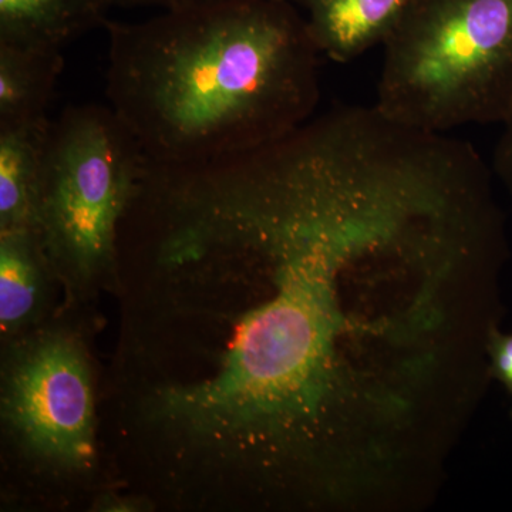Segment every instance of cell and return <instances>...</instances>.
<instances>
[{"label":"cell","mask_w":512,"mask_h":512,"mask_svg":"<svg viewBox=\"0 0 512 512\" xmlns=\"http://www.w3.org/2000/svg\"><path fill=\"white\" fill-rule=\"evenodd\" d=\"M154 323L138 414L259 507L409 512L485 380L503 254L460 138L340 106L248 153L156 164L131 205Z\"/></svg>","instance_id":"cell-1"},{"label":"cell","mask_w":512,"mask_h":512,"mask_svg":"<svg viewBox=\"0 0 512 512\" xmlns=\"http://www.w3.org/2000/svg\"><path fill=\"white\" fill-rule=\"evenodd\" d=\"M104 29L110 109L153 163L268 146L318 107L320 52L286 0H214Z\"/></svg>","instance_id":"cell-2"},{"label":"cell","mask_w":512,"mask_h":512,"mask_svg":"<svg viewBox=\"0 0 512 512\" xmlns=\"http://www.w3.org/2000/svg\"><path fill=\"white\" fill-rule=\"evenodd\" d=\"M375 106L430 133L512 111V0H412L384 40Z\"/></svg>","instance_id":"cell-3"},{"label":"cell","mask_w":512,"mask_h":512,"mask_svg":"<svg viewBox=\"0 0 512 512\" xmlns=\"http://www.w3.org/2000/svg\"><path fill=\"white\" fill-rule=\"evenodd\" d=\"M147 161L110 106L67 107L50 124L35 232L69 291L120 278L121 224Z\"/></svg>","instance_id":"cell-4"},{"label":"cell","mask_w":512,"mask_h":512,"mask_svg":"<svg viewBox=\"0 0 512 512\" xmlns=\"http://www.w3.org/2000/svg\"><path fill=\"white\" fill-rule=\"evenodd\" d=\"M2 416L20 450L62 471L96 457L92 372L73 336L45 332L18 346L6 367Z\"/></svg>","instance_id":"cell-5"},{"label":"cell","mask_w":512,"mask_h":512,"mask_svg":"<svg viewBox=\"0 0 512 512\" xmlns=\"http://www.w3.org/2000/svg\"><path fill=\"white\" fill-rule=\"evenodd\" d=\"M412 0H302L313 43L333 62L349 63L383 45Z\"/></svg>","instance_id":"cell-6"},{"label":"cell","mask_w":512,"mask_h":512,"mask_svg":"<svg viewBox=\"0 0 512 512\" xmlns=\"http://www.w3.org/2000/svg\"><path fill=\"white\" fill-rule=\"evenodd\" d=\"M50 124L0 127V231L36 229Z\"/></svg>","instance_id":"cell-7"},{"label":"cell","mask_w":512,"mask_h":512,"mask_svg":"<svg viewBox=\"0 0 512 512\" xmlns=\"http://www.w3.org/2000/svg\"><path fill=\"white\" fill-rule=\"evenodd\" d=\"M56 279L33 229L0 231V326L16 336L40 318Z\"/></svg>","instance_id":"cell-8"},{"label":"cell","mask_w":512,"mask_h":512,"mask_svg":"<svg viewBox=\"0 0 512 512\" xmlns=\"http://www.w3.org/2000/svg\"><path fill=\"white\" fill-rule=\"evenodd\" d=\"M106 0H0V45L63 50L106 25Z\"/></svg>","instance_id":"cell-9"},{"label":"cell","mask_w":512,"mask_h":512,"mask_svg":"<svg viewBox=\"0 0 512 512\" xmlns=\"http://www.w3.org/2000/svg\"><path fill=\"white\" fill-rule=\"evenodd\" d=\"M63 67V50L0 45V127L46 119Z\"/></svg>","instance_id":"cell-10"},{"label":"cell","mask_w":512,"mask_h":512,"mask_svg":"<svg viewBox=\"0 0 512 512\" xmlns=\"http://www.w3.org/2000/svg\"><path fill=\"white\" fill-rule=\"evenodd\" d=\"M488 356L494 375L512 394V335H501L494 329L488 342Z\"/></svg>","instance_id":"cell-11"},{"label":"cell","mask_w":512,"mask_h":512,"mask_svg":"<svg viewBox=\"0 0 512 512\" xmlns=\"http://www.w3.org/2000/svg\"><path fill=\"white\" fill-rule=\"evenodd\" d=\"M494 174L512 192V111L503 123V131L498 137L491 163Z\"/></svg>","instance_id":"cell-12"},{"label":"cell","mask_w":512,"mask_h":512,"mask_svg":"<svg viewBox=\"0 0 512 512\" xmlns=\"http://www.w3.org/2000/svg\"><path fill=\"white\" fill-rule=\"evenodd\" d=\"M109 6H156L164 10L191 8L214 0H106Z\"/></svg>","instance_id":"cell-13"},{"label":"cell","mask_w":512,"mask_h":512,"mask_svg":"<svg viewBox=\"0 0 512 512\" xmlns=\"http://www.w3.org/2000/svg\"><path fill=\"white\" fill-rule=\"evenodd\" d=\"M286 2H291V3H301L302 0H286Z\"/></svg>","instance_id":"cell-14"}]
</instances>
